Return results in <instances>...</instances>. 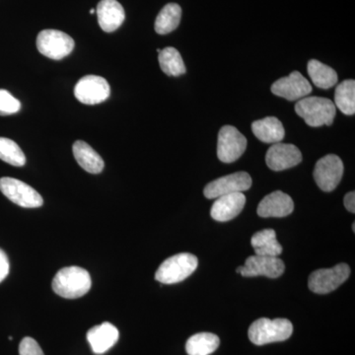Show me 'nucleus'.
I'll return each instance as SVG.
<instances>
[{"label": "nucleus", "instance_id": "1", "mask_svg": "<svg viewBox=\"0 0 355 355\" xmlns=\"http://www.w3.org/2000/svg\"><path fill=\"white\" fill-rule=\"evenodd\" d=\"M92 282L87 270L79 266L62 268L53 279V291L60 297L76 299L83 297L91 289Z\"/></svg>", "mask_w": 355, "mask_h": 355}, {"label": "nucleus", "instance_id": "2", "mask_svg": "<svg viewBox=\"0 0 355 355\" xmlns=\"http://www.w3.org/2000/svg\"><path fill=\"white\" fill-rule=\"evenodd\" d=\"M295 112L309 127L331 125L335 120V103L322 97H305L295 105Z\"/></svg>", "mask_w": 355, "mask_h": 355}, {"label": "nucleus", "instance_id": "3", "mask_svg": "<svg viewBox=\"0 0 355 355\" xmlns=\"http://www.w3.org/2000/svg\"><path fill=\"white\" fill-rule=\"evenodd\" d=\"M292 331L293 326L289 320L261 318L251 324L248 336L254 345H263L288 340Z\"/></svg>", "mask_w": 355, "mask_h": 355}, {"label": "nucleus", "instance_id": "4", "mask_svg": "<svg viewBox=\"0 0 355 355\" xmlns=\"http://www.w3.org/2000/svg\"><path fill=\"white\" fill-rule=\"evenodd\" d=\"M198 266V258L193 254H175L161 263L155 273V279L163 284H179L195 272Z\"/></svg>", "mask_w": 355, "mask_h": 355}, {"label": "nucleus", "instance_id": "5", "mask_svg": "<svg viewBox=\"0 0 355 355\" xmlns=\"http://www.w3.org/2000/svg\"><path fill=\"white\" fill-rule=\"evenodd\" d=\"M74 41L69 35L58 30L46 29L40 32L37 48L44 57L60 60L70 55L74 49Z\"/></svg>", "mask_w": 355, "mask_h": 355}, {"label": "nucleus", "instance_id": "6", "mask_svg": "<svg viewBox=\"0 0 355 355\" xmlns=\"http://www.w3.org/2000/svg\"><path fill=\"white\" fill-rule=\"evenodd\" d=\"M0 191L9 200L25 209H36L44 203L43 198L38 191L14 178H1Z\"/></svg>", "mask_w": 355, "mask_h": 355}, {"label": "nucleus", "instance_id": "7", "mask_svg": "<svg viewBox=\"0 0 355 355\" xmlns=\"http://www.w3.org/2000/svg\"><path fill=\"white\" fill-rule=\"evenodd\" d=\"M350 268L347 263H340L331 268H320L311 273L308 286L317 294H328L336 291L349 279Z\"/></svg>", "mask_w": 355, "mask_h": 355}, {"label": "nucleus", "instance_id": "8", "mask_svg": "<svg viewBox=\"0 0 355 355\" xmlns=\"http://www.w3.org/2000/svg\"><path fill=\"white\" fill-rule=\"evenodd\" d=\"M247 148V139L237 128L232 125L221 128L217 142V157L223 163H233L238 160Z\"/></svg>", "mask_w": 355, "mask_h": 355}, {"label": "nucleus", "instance_id": "9", "mask_svg": "<svg viewBox=\"0 0 355 355\" xmlns=\"http://www.w3.org/2000/svg\"><path fill=\"white\" fill-rule=\"evenodd\" d=\"M286 266L279 257L254 256L249 257L245 265L239 266L236 272L244 277H256L263 275L268 279H277L284 275Z\"/></svg>", "mask_w": 355, "mask_h": 355}, {"label": "nucleus", "instance_id": "10", "mask_svg": "<svg viewBox=\"0 0 355 355\" xmlns=\"http://www.w3.org/2000/svg\"><path fill=\"white\" fill-rule=\"evenodd\" d=\"M343 163L338 156L330 154L320 159L314 169V179L318 187L324 191H333L342 181Z\"/></svg>", "mask_w": 355, "mask_h": 355}, {"label": "nucleus", "instance_id": "11", "mask_svg": "<svg viewBox=\"0 0 355 355\" xmlns=\"http://www.w3.org/2000/svg\"><path fill=\"white\" fill-rule=\"evenodd\" d=\"M251 186V176L246 172H237L210 182L203 193L205 198L212 200L230 193H243L249 190Z\"/></svg>", "mask_w": 355, "mask_h": 355}, {"label": "nucleus", "instance_id": "12", "mask_svg": "<svg viewBox=\"0 0 355 355\" xmlns=\"http://www.w3.org/2000/svg\"><path fill=\"white\" fill-rule=\"evenodd\" d=\"M111 89L108 81L101 76H84L74 88L76 99L83 104L96 105L108 99Z\"/></svg>", "mask_w": 355, "mask_h": 355}, {"label": "nucleus", "instance_id": "13", "mask_svg": "<svg viewBox=\"0 0 355 355\" xmlns=\"http://www.w3.org/2000/svg\"><path fill=\"white\" fill-rule=\"evenodd\" d=\"M272 94L284 98L288 101H298L312 92V85L300 72L293 71L288 76L282 77L272 84Z\"/></svg>", "mask_w": 355, "mask_h": 355}, {"label": "nucleus", "instance_id": "14", "mask_svg": "<svg viewBox=\"0 0 355 355\" xmlns=\"http://www.w3.org/2000/svg\"><path fill=\"white\" fill-rule=\"evenodd\" d=\"M302 161V153L293 144H272L266 155V165L272 171L279 172L295 167Z\"/></svg>", "mask_w": 355, "mask_h": 355}, {"label": "nucleus", "instance_id": "15", "mask_svg": "<svg viewBox=\"0 0 355 355\" xmlns=\"http://www.w3.org/2000/svg\"><path fill=\"white\" fill-rule=\"evenodd\" d=\"M246 203V197L243 193H230L216 198L210 216L214 220L226 222L232 220L236 216L241 214Z\"/></svg>", "mask_w": 355, "mask_h": 355}, {"label": "nucleus", "instance_id": "16", "mask_svg": "<svg viewBox=\"0 0 355 355\" xmlns=\"http://www.w3.org/2000/svg\"><path fill=\"white\" fill-rule=\"evenodd\" d=\"M294 202L288 195L282 191H275L263 198L259 205V216L261 217H286L292 214Z\"/></svg>", "mask_w": 355, "mask_h": 355}, {"label": "nucleus", "instance_id": "17", "mask_svg": "<svg viewBox=\"0 0 355 355\" xmlns=\"http://www.w3.org/2000/svg\"><path fill=\"white\" fill-rule=\"evenodd\" d=\"M98 22L103 31L112 33L121 27L125 21V9L116 0H101L98 4Z\"/></svg>", "mask_w": 355, "mask_h": 355}, {"label": "nucleus", "instance_id": "18", "mask_svg": "<svg viewBox=\"0 0 355 355\" xmlns=\"http://www.w3.org/2000/svg\"><path fill=\"white\" fill-rule=\"evenodd\" d=\"M118 329L114 324L103 323L88 331L87 340L96 354H103L116 345L119 340Z\"/></svg>", "mask_w": 355, "mask_h": 355}, {"label": "nucleus", "instance_id": "19", "mask_svg": "<svg viewBox=\"0 0 355 355\" xmlns=\"http://www.w3.org/2000/svg\"><path fill=\"white\" fill-rule=\"evenodd\" d=\"M252 130L254 137L265 144H279L286 135L282 121L275 116H268L263 120L254 121Z\"/></svg>", "mask_w": 355, "mask_h": 355}, {"label": "nucleus", "instance_id": "20", "mask_svg": "<svg viewBox=\"0 0 355 355\" xmlns=\"http://www.w3.org/2000/svg\"><path fill=\"white\" fill-rule=\"evenodd\" d=\"M77 163L86 172L99 174L104 169L105 163L101 156L83 140H77L72 146Z\"/></svg>", "mask_w": 355, "mask_h": 355}, {"label": "nucleus", "instance_id": "21", "mask_svg": "<svg viewBox=\"0 0 355 355\" xmlns=\"http://www.w3.org/2000/svg\"><path fill=\"white\" fill-rule=\"evenodd\" d=\"M251 245L258 256L279 257L282 253V245L277 241L272 229H263L257 232L252 237Z\"/></svg>", "mask_w": 355, "mask_h": 355}, {"label": "nucleus", "instance_id": "22", "mask_svg": "<svg viewBox=\"0 0 355 355\" xmlns=\"http://www.w3.org/2000/svg\"><path fill=\"white\" fill-rule=\"evenodd\" d=\"M308 73L312 83L318 88L329 89L338 83V74L336 70L329 65L320 62L319 60H311L308 62Z\"/></svg>", "mask_w": 355, "mask_h": 355}, {"label": "nucleus", "instance_id": "23", "mask_svg": "<svg viewBox=\"0 0 355 355\" xmlns=\"http://www.w3.org/2000/svg\"><path fill=\"white\" fill-rule=\"evenodd\" d=\"M219 338L211 333H200L189 338L186 343L189 355H209L219 347Z\"/></svg>", "mask_w": 355, "mask_h": 355}, {"label": "nucleus", "instance_id": "24", "mask_svg": "<svg viewBox=\"0 0 355 355\" xmlns=\"http://www.w3.org/2000/svg\"><path fill=\"white\" fill-rule=\"evenodd\" d=\"M182 17V8L176 3H169L163 7L155 21L156 33L160 35L169 34L176 30Z\"/></svg>", "mask_w": 355, "mask_h": 355}, {"label": "nucleus", "instance_id": "25", "mask_svg": "<svg viewBox=\"0 0 355 355\" xmlns=\"http://www.w3.org/2000/svg\"><path fill=\"white\" fill-rule=\"evenodd\" d=\"M159 64L161 69L168 76H180L186 73V65L184 64L181 53L172 46H167L159 53Z\"/></svg>", "mask_w": 355, "mask_h": 355}, {"label": "nucleus", "instance_id": "26", "mask_svg": "<svg viewBox=\"0 0 355 355\" xmlns=\"http://www.w3.org/2000/svg\"><path fill=\"white\" fill-rule=\"evenodd\" d=\"M335 106L347 116L355 113V81L352 79L343 81L338 84L335 92Z\"/></svg>", "mask_w": 355, "mask_h": 355}, {"label": "nucleus", "instance_id": "27", "mask_svg": "<svg viewBox=\"0 0 355 355\" xmlns=\"http://www.w3.org/2000/svg\"><path fill=\"white\" fill-rule=\"evenodd\" d=\"M0 159L8 164L22 167L26 163V156L19 146L13 140L0 137Z\"/></svg>", "mask_w": 355, "mask_h": 355}, {"label": "nucleus", "instance_id": "28", "mask_svg": "<svg viewBox=\"0 0 355 355\" xmlns=\"http://www.w3.org/2000/svg\"><path fill=\"white\" fill-rule=\"evenodd\" d=\"M21 104L4 89H0V116H9L20 111Z\"/></svg>", "mask_w": 355, "mask_h": 355}, {"label": "nucleus", "instance_id": "29", "mask_svg": "<svg viewBox=\"0 0 355 355\" xmlns=\"http://www.w3.org/2000/svg\"><path fill=\"white\" fill-rule=\"evenodd\" d=\"M20 355H44L39 343L34 338H24L19 345Z\"/></svg>", "mask_w": 355, "mask_h": 355}, {"label": "nucleus", "instance_id": "30", "mask_svg": "<svg viewBox=\"0 0 355 355\" xmlns=\"http://www.w3.org/2000/svg\"><path fill=\"white\" fill-rule=\"evenodd\" d=\"M9 270H10V265H9L8 257L3 250L0 249V282L6 279Z\"/></svg>", "mask_w": 355, "mask_h": 355}, {"label": "nucleus", "instance_id": "31", "mask_svg": "<svg viewBox=\"0 0 355 355\" xmlns=\"http://www.w3.org/2000/svg\"><path fill=\"white\" fill-rule=\"evenodd\" d=\"M345 209L349 210V212H352L354 214L355 212V193L354 191H350V193H347L345 197Z\"/></svg>", "mask_w": 355, "mask_h": 355}, {"label": "nucleus", "instance_id": "32", "mask_svg": "<svg viewBox=\"0 0 355 355\" xmlns=\"http://www.w3.org/2000/svg\"><path fill=\"white\" fill-rule=\"evenodd\" d=\"M90 13L91 14H94L95 13V9H91Z\"/></svg>", "mask_w": 355, "mask_h": 355}, {"label": "nucleus", "instance_id": "33", "mask_svg": "<svg viewBox=\"0 0 355 355\" xmlns=\"http://www.w3.org/2000/svg\"><path fill=\"white\" fill-rule=\"evenodd\" d=\"M352 229H354V232H355V223L352 224Z\"/></svg>", "mask_w": 355, "mask_h": 355}]
</instances>
